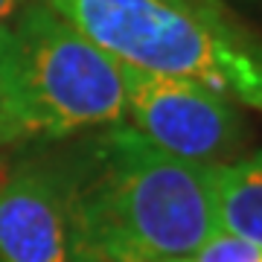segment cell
Segmentation results:
<instances>
[{
    "mask_svg": "<svg viewBox=\"0 0 262 262\" xmlns=\"http://www.w3.org/2000/svg\"><path fill=\"white\" fill-rule=\"evenodd\" d=\"M99 262L192 256L222 230L215 166L151 146L128 122L56 143Z\"/></svg>",
    "mask_w": 262,
    "mask_h": 262,
    "instance_id": "cell-1",
    "label": "cell"
},
{
    "mask_svg": "<svg viewBox=\"0 0 262 262\" xmlns=\"http://www.w3.org/2000/svg\"><path fill=\"white\" fill-rule=\"evenodd\" d=\"M24 3H29V0H0V24H3V20H9L12 15L24 6Z\"/></svg>",
    "mask_w": 262,
    "mask_h": 262,
    "instance_id": "cell-8",
    "label": "cell"
},
{
    "mask_svg": "<svg viewBox=\"0 0 262 262\" xmlns=\"http://www.w3.org/2000/svg\"><path fill=\"white\" fill-rule=\"evenodd\" d=\"M149 262H192V256H166V259H149Z\"/></svg>",
    "mask_w": 262,
    "mask_h": 262,
    "instance_id": "cell-9",
    "label": "cell"
},
{
    "mask_svg": "<svg viewBox=\"0 0 262 262\" xmlns=\"http://www.w3.org/2000/svg\"><path fill=\"white\" fill-rule=\"evenodd\" d=\"M0 262H99L56 143L0 175Z\"/></svg>",
    "mask_w": 262,
    "mask_h": 262,
    "instance_id": "cell-5",
    "label": "cell"
},
{
    "mask_svg": "<svg viewBox=\"0 0 262 262\" xmlns=\"http://www.w3.org/2000/svg\"><path fill=\"white\" fill-rule=\"evenodd\" d=\"M215 207L222 230L262 251V151L215 166Z\"/></svg>",
    "mask_w": 262,
    "mask_h": 262,
    "instance_id": "cell-6",
    "label": "cell"
},
{
    "mask_svg": "<svg viewBox=\"0 0 262 262\" xmlns=\"http://www.w3.org/2000/svg\"><path fill=\"white\" fill-rule=\"evenodd\" d=\"M120 64L198 82L262 114V38L219 0H47Z\"/></svg>",
    "mask_w": 262,
    "mask_h": 262,
    "instance_id": "cell-3",
    "label": "cell"
},
{
    "mask_svg": "<svg viewBox=\"0 0 262 262\" xmlns=\"http://www.w3.org/2000/svg\"><path fill=\"white\" fill-rule=\"evenodd\" d=\"M125 122L122 64L47 0L0 24V149L53 146Z\"/></svg>",
    "mask_w": 262,
    "mask_h": 262,
    "instance_id": "cell-2",
    "label": "cell"
},
{
    "mask_svg": "<svg viewBox=\"0 0 262 262\" xmlns=\"http://www.w3.org/2000/svg\"><path fill=\"white\" fill-rule=\"evenodd\" d=\"M192 262H262V251L227 230H215L192 253Z\"/></svg>",
    "mask_w": 262,
    "mask_h": 262,
    "instance_id": "cell-7",
    "label": "cell"
},
{
    "mask_svg": "<svg viewBox=\"0 0 262 262\" xmlns=\"http://www.w3.org/2000/svg\"><path fill=\"white\" fill-rule=\"evenodd\" d=\"M125 122L160 151L181 160L222 166L242 158L251 125L242 105L187 79H169L122 64Z\"/></svg>",
    "mask_w": 262,
    "mask_h": 262,
    "instance_id": "cell-4",
    "label": "cell"
}]
</instances>
